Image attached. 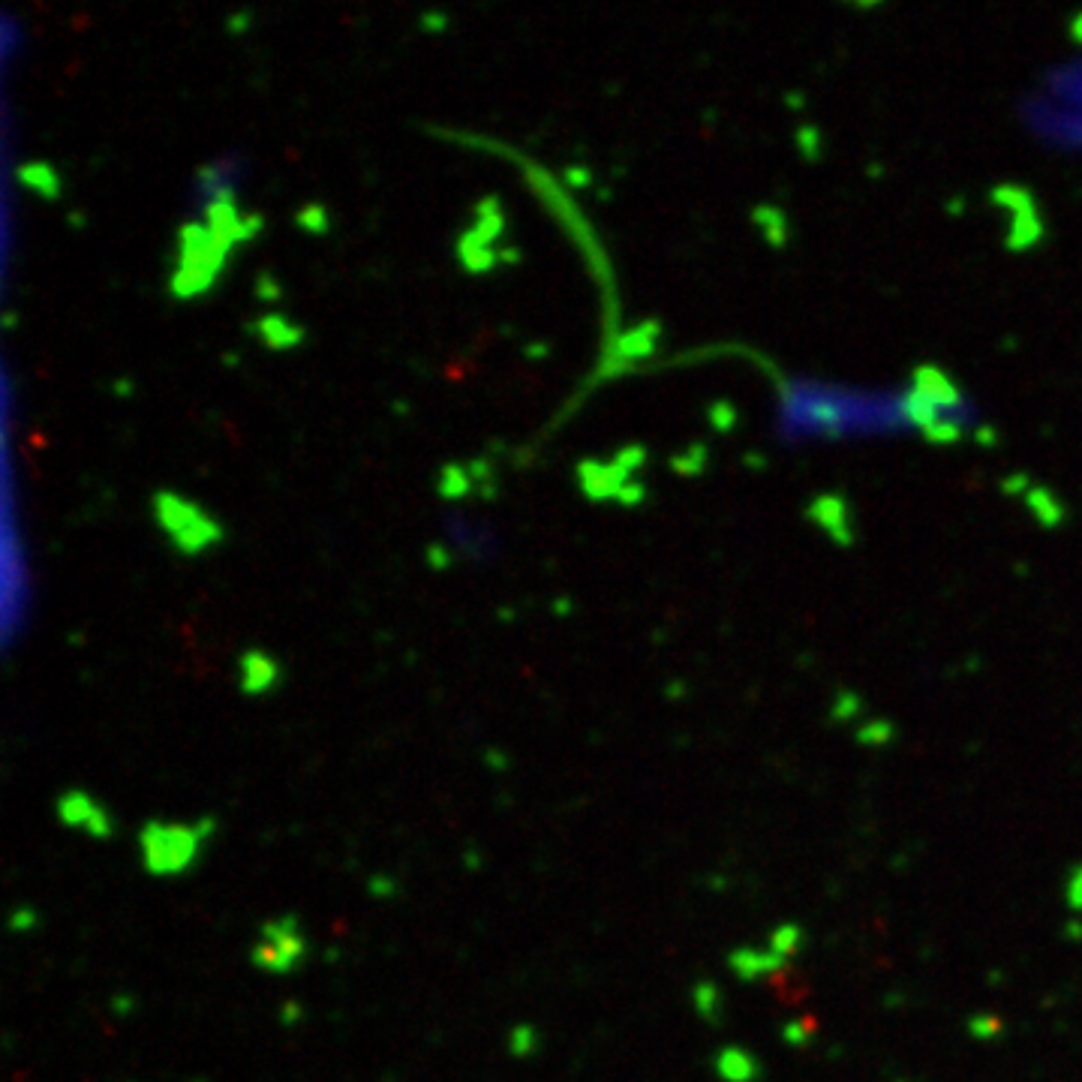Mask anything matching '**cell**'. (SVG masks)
I'll list each match as a JSON object with an SVG mask.
<instances>
[{"mask_svg":"<svg viewBox=\"0 0 1082 1082\" xmlns=\"http://www.w3.org/2000/svg\"><path fill=\"white\" fill-rule=\"evenodd\" d=\"M1067 902L1073 911H1082V866H1076L1067 878Z\"/></svg>","mask_w":1082,"mask_h":1082,"instance_id":"cell-11","label":"cell"},{"mask_svg":"<svg viewBox=\"0 0 1082 1082\" xmlns=\"http://www.w3.org/2000/svg\"><path fill=\"white\" fill-rule=\"evenodd\" d=\"M1019 124L1034 145L1082 157V52L1046 67L1019 103Z\"/></svg>","mask_w":1082,"mask_h":1082,"instance_id":"cell-2","label":"cell"},{"mask_svg":"<svg viewBox=\"0 0 1082 1082\" xmlns=\"http://www.w3.org/2000/svg\"><path fill=\"white\" fill-rule=\"evenodd\" d=\"M214 833V818L187 821H148L139 833L142 866L157 878H175L196 866L205 842Z\"/></svg>","mask_w":1082,"mask_h":1082,"instance_id":"cell-3","label":"cell"},{"mask_svg":"<svg viewBox=\"0 0 1082 1082\" xmlns=\"http://www.w3.org/2000/svg\"><path fill=\"white\" fill-rule=\"evenodd\" d=\"M58 818L64 827L70 830H79L91 839H109L115 833V818L112 812L97 800L91 797L88 791H64L58 797Z\"/></svg>","mask_w":1082,"mask_h":1082,"instance_id":"cell-5","label":"cell"},{"mask_svg":"<svg viewBox=\"0 0 1082 1082\" xmlns=\"http://www.w3.org/2000/svg\"><path fill=\"white\" fill-rule=\"evenodd\" d=\"M277 677H280V668L274 665L271 656H265V653H247V656L241 659V689H244L247 695H265V692H271L274 683H277Z\"/></svg>","mask_w":1082,"mask_h":1082,"instance_id":"cell-6","label":"cell"},{"mask_svg":"<svg viewBox=\"0 0 1082 1082\" xmlns=\"http://www.w3.org/2000/svg\"><path fill=\"white\" fill-rule=\"evenodd\" d=\"M716 1070L722 1079L728 1082H755L761 1076V1064L752 1052L740 1049V1046H725L716 1055Z\"/></svg>","mask_w":1082,"mask_h":1082,"instance_id":"cell-7","label":"cell"},{"mask_svg":"<svg viewBox=\"0 0 1082 1082\" xmlns=\"http://www.w3.org/2000/svg\"><path fill=\"white\" fill-rule=\"evenodd\" d=\"M980 421L974 400L953 382L860 385L791 376L773 394V436L788 448L875 442L896 436L959 439Z\"/></svg>","mask_w":1082,"mask_h":1082,"instance_id":"cell-1","label":"cell"},{"mask_svg":"<svg viewBox=\"0 0 1082 1082\" xmlns=\"http://www.w3.org/2000/svg\"><path fill=\"white\" fill-rule=\"evenodd\" d=\"M785 959H779L776 953H761L752 947H740L731 953V968L743 977V980H761L764 974H773L776 968H782Z\"/></svg>","mask_w":1082,"mask_h":1082,"instance_id":"cell-8","label":"cell"},{"mask_svg":"<svg viewBox=\"0 0 1082 1082\" xmlns=\"http://www.w3.org/2000/svg\"><path fill=\"white\" fill-rule=\"evenodd\" d=\"M307 950H310V944H307V935H304L298 917L283 914L262 926L250 956H253V965L265 974H289L304 962Z\"/></svg>","mask_w":1082,"mask_h":1082,"instance_id":"cell-4","label":"cell"},{"mask_svg":"<svg viewBox=\"0 0 1082 1082\" xmlns=\"http://www.w3.org/2000/svg\"><path fill=\"white\" fill-rule=\"evenodd\" d=\"M812 1031H815V1025H812V1022H809L806 1028H803L800 1022H794V1025H788V1028H785V1040H788V1043H794V1046H803V1043L812 1037Z\"/></svg>","mask_w":1082,"mask_h":1082,"instance_id":"cell-12","label":"cell"},{"mask_svg":"<svg viewBox=\"0 0 1082 1082\" xmlns=\"http://www.w3.org/2000/svg\"><path fill=\"white\" fill-rule=\"evenodd\" d=\"M971 1031H977V1037H992L998 1031V1022L992 1016L986 1019H971Z\"/></svg>","mask_w":1082,"mask_h":1082,"instance_id":"cell-13","label":"cell"},{"mask_svg":"<svg viewBox=\"0 0 1082 1082\" xmlns=\"http://www.w3.org/2000/svg\"><path fill=\"white\" fill-rule=\"evenodd\" d=\"M695 1004H698V1013L707 1016V1019H716L719 1007H722V995L713 983H701L695 986Z\"/></svg>","mask_w":1082,"mask_h":1082,"instance_id":"cell-10","label":"cell"},{"mask_svg":"<svg viewBox=\"0 0 1082 1082\" xmlns=\"http://www.w3.org/2000/svg\"><path fill=\"white\" fill-rule=\"evenodd\" d=\"M800 944H803L800 926L785 923V926H779V929L773 932V938H770V953H776L779 959H788V956H794V953L800 950Z\"/></svg>","mask_w":1082,"mask_h":1082,"instance_id":"cell-9","label":"cell"}]
</instances>
